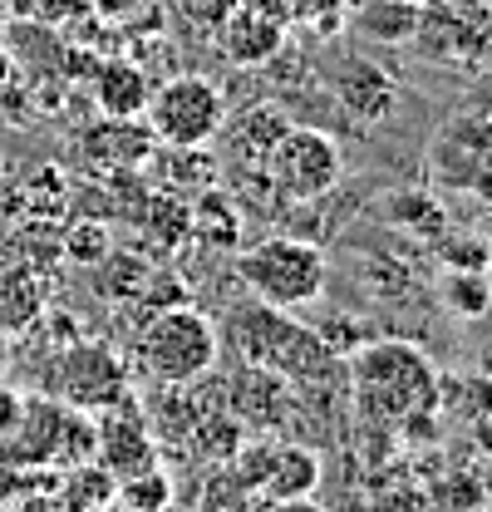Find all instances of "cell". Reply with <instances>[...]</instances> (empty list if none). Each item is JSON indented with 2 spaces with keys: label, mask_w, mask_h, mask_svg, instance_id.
I'll return each instance as SVG.
<instances>
[{
  "label": "cell",
  "mask_w": 492,
  "mask_h": 512,
  "mask_svg": "<svg viewBox=\"0 0 492 512\" xmlns=\"http://www.w3.org/2000/svg\"><path fill=\"white\" fill-rule=\"evenodd\" d=\"M286 35H291V20L281 0H232V10L217 25L227 60L237 64H271L286 50Z\"/></svg>",
  "instance_id": "10"
},
{
  "label": "cell",
  "mask_w": 492,
  "mask_h": 512,
  "mask_svg": "<svg viewBox=\"0 0 492 512\" xmlns=\"http://www.w3.org/2000/svg\"><path fill=\"white\" fill-rule=\"evenodd\" d=\"M109 252V232H104V222H94V217H84V222H74L69 232H64V256L69 261H99V256Z\"/></svg>",
  "instance_id": "29"
},
{
  "label": "cell",
  "mask_w": 492,
  "mask_h": 512,
  "mask_svg": "<svg viewBox=\"0 0 492 512\" xmlns=\"http://www.w3.org/2000/svg\"><path fill=\"white\" fill-rule=\"evenodd\" d=\"M492 483L478 468H453L433 488H424V512H488Z\"/></svg>",
  "instance_id": "20"
},
{
  "label": "cell",
  "mask_w": 492,
  "mask_h": 512,
  "mask_svg": "<svg viewBox=\"0 0 492 512\" xmlns=\"http://www.w3.org/2000/svg\"><path fill=\"white\" fill-rule=\"evenodd\" d=\"M60 389L64 399L79 404V409H104V404L128 394V375H123L119 355H109L104 345H74L64 355Z\"/></svg>",
  "instance_id": "12"
},
{
  "label": "cell",
  "mask_w": 492,
  "mask_h": 512,
  "mask_svg": "<svg viewBox=\"0 0 492 512\" xmlns=\"http://www.w3.org/2000/svg\"><path fill=\"white\" fill-rule=\"evenodd\" d=\"M192 202V237H202L207 247H237L242 242V202L217 183L187 197Z\"/></svg>",
  "instance_id": "16"
},
{
  "label": "cell",
  "mask_w": 492,
  "mask_h": 512,
  "mask_svg": "<svg viewBox=\"0 0 492 512\" xmlns=\"http://www.w3.org/2000/svg\"><path fill=\"white\" fill-rule=\"evenodd\" d=\"M286 128H291V114H286L281 104H256V109H246L242 124L227 128V163H222V168H237L242 178L261 173V168H266V153L276 148V138H281Z\"/></svg>",
  "instance_id": "13"
},
{
  "label": "cell",
  "mask_w": 492,
  "mask_h": 512,
  "mask_svg": "<svg viewBox=\"0 0 492 512\" xmlns=\"http://www.w3.org/2000/svg\"><path fill=\"white\" fill-rule=\"evenodd\" d=\"M153 158H158V183L168 192H202L212 183H222V163L207 153V148H168V143H153Z\"/></svg>",
  "instance_id": "17"
},
{
  "label": "cell",
  "mask_w": 492,
  "mask_h": 512,
  "mask_svg": "<svg viewBox=\"0 0 492 512\" xmlns=\"http://www.w3.org/2000/svg\"><path fill=\"white\" fill-rule=\"evenodd\" d=\"M443 306L453 311L458 320H478L488 311V276L483 271H448V281H443Z\"/></svg>",
  "instance_id": "24"
},
{
  "label": "cell",
  "mask_w": 492,
  "mask_h": 512,
  "mask_svg": "<svg viewBox=\"0 0 492 512\" xmlns=\"http://www.w3.org/2000/svg\"><path fill=\"white\" fill-rule=\"evenodd\" d=\"M197 512H261L242 478L227 463H207L202 483H197Z\"/></svg>",
  "instance_id": "23"
},
{
  "label": "cell",
  "mask_w": 492,
  "mask_h": 512,
  "mask_svg": "<svg viewBox=\"0 0 492 512\" xmlns=\"http://www.w3.org/2000/svg\"><path fill=\"white\" fill-rule=\"evenodd\" d=\"M114 493H119V503L128 512H163L168 498H173L163 468H148V473H138V478H123V483H114Z\"/></svg>",
  "instance_id": "25"
},
{
  "label": "cell",
  "mask_w": 492,
  "mask_h": 512,
  "mask_svg": "<svg viewBox=\"0 0 492 512\" xmlns=\"http://www.w3.org/2000/svg\"><path fill=\"white\" fill-rule=\"evenodd\" d=\"M148 276H153V266L133 252H114V247H109V252L94 261V291H99L104 301H128V306H133Z\"/></svg>",
  "instance_id": "22"
},
{
  "label": "cell",
  "mask_w": 492,
  "mask_h": 512,
  "mask_svg": "<svg viewBox=\"0 0 492 512\" xmlns=\"http://www.w3.org/2000/svg\"><path fill=\"white\" fill-rule=\"evenodd\" d=\"M222 409L242 424L246 434H281V429L296 419V394H291V380H286V375L242 360V365L227 375Z\"/></svg>",
  "instance_id": "8"
},
{
  "label": "cell",
  "mask_w": 492,
  "mask_h": 512,
  "mask_svg": "<svg viewBox=\"0 0 492 512\" xmlns=\"http://www.w3.org/2000/svg\"><path fill=\"white\" fill-rule=\"evenodd\" d=\"M138 227L163 247V252H178L187 237H192V202L183 192H148L143 207H138Z\"/></svg>",
  "instance_id": "18"
},
{
  "label": "cell",
  "mask_w": 492,
  "mask_h": 512,
  "mask_svg": "<svg viewBox=\"0 0 492 512\" xmlns=\"http://www.w3.org/2000/svg\"><path fill=\"white\" fill-rule=\"evenodd\" d=\"M433 178L443 188L488 192L492 183V119L483 114H458L453 124L433 138Z\"/></svg>",
  "instance_id": "9"
},
{
  "label": "cell",
  "mask_w": 492,
  "mask_h": 512,
  "mask_svg": "<svg viewBox=\"0 0 492 512\" xmlns=\"http://www.w3.org/2000/svg\"><path fill=\"white\" fill-rule=\"evenodd\" d=\"M473 104H478V114L492 119V74L488 79H478V94H473Z\"/></svg>",
  "instance_id": "32"
},
{
  "label": "cell",
  "mask_w": 492,
  "mask_h": 512,
  "mask_svg": "<svg viewBox=\"0 0 492 512\" xmlns=\"http://www.w3.org/2000/svg\"><path fill=\"white\" fill-rule=\"evenodd\" d=\"M438 261L448 266V271H488L492 261V247L488 237H473V232H443L438 237Z\"/></svg>",
  "instance_id": "26"
},
{
  "label": "cell",
  "mask_w": 492,
  "mask_h": 512,
  "mask_svg": "<svg viewBox=\"0 0 492 512\" xmlns=\"http://www.w3.org/2000/svg\"><path fill=\"white\" fill-rule=\"evenodd\" d=\"M143 124L153 133V143L168 148H207L222 124H227V94L207 79V74H178L163 79L148 104H143Z\"/></svg>",
  "instance_id": "5"
},
{
  "label": "cell",
  "mask_w": 492,
  "mask_h": 512,
  "mask_svg": "<svg viewBox=\"0 0 492 512\" xmlns=\"http://www.w3.org/2000/svg\"><path fill=\"white\" fill-rule=\"evenodd\" d=\"M94 453L104 463V473L123 483V478H138L148 468H158V434L148 424V409L123 394L114 404H104V419L94 429Z\"/></svg>",
  "instance_id": "7"
},
{
  "label": "cell",
  "mask_w": 492,
  "mask_h": 512,
  "mask_svg": "<svg viewBox=\"0 0 492 512\" xmlns=\"http://www.w3.org/2000/svg\"><path fill=\"white\" fill-rule=\"evenodd\" d=\"M330 94H335V104H340L345 119L369 124V128L389 124L394 109H399V84H394V74L379 69L374 60H360V55H350V60H340L330 69Z\"/></svg>",
  "instance_id": "11"
},
{
  "label": "cell",
  "mask_w": 492,
  "mask_h": 512,
  "mask_svg": "<svg viewBox=\"0 0 492 512\" xmlns=\"http://www.w3.org/2000/svg\"><path fill=\"white\" fill-rule=\"evenodd\" d=\"M389 222L419 242H438L448 232V212L433 192H389Z\"/></svg>",
  "instance_id": "21"
},
{
  "label": "cell",
  "mask_w": 492,
  "mask_h": 512,
  "mask_svg": "<svg viewBox=\"0 0 492 512\" xmlns=\"http://www.w3.org/2000/svg\"><path fill=\"white\" fill-rule=\"evenodd\" d=\"M217 325L202 316L197 306H168V311H153L143 316V330L133 340V355L138 365L168 389H183V384L202 380L212 365H217Z\"/></svg>",
  "instance_id": "4"
},
{
  "label": "cell",
  "mask_w": 492,
  "mask_h": 512,
  "mask_svg": "<svg viewBox=\"0 0 492 512\" xmlns=\"http://www.w3.org/2000/svg\"><path fill=\"white\" fill-rule=\"evenodd\" d=\"M473 444L483 448L492 458V414H483V419H473Z\"/></svg>",
  "instance_id": "31"
},
{
  "label": "cell",
  "mask_w": 492,
  "mask_h": 512,
  "mask_svg": "<svg viewBox=\"0 0 492 512\" xmlns=\"http://www.w3.org/2000/svg\"><path fill=\"white\" fill-rule=\"evenodd\" d=\"M261 173H266L271 197L306 207V202H325L335 192L340 173H345V158H340V143L330 133L310 124H291L276 138V148L266 153Z\"/></svg>",
  "instance_id": "6"
},
{
  "label": "cell",
  "mask_w": 492,
  "mask_h": 512,
  "mask_svg": "<svg viewBox=\"0 0 492 512\" xmlns=\"http://www.w3.org/2000/svg\"><path fill=\"white\" fill-rule=\"evenodd\" d=\"M84 153L99 168H138L153 158V133L143 119H104L84 133Z\"/></svg>",
  "instance_id": "14"
},
{
  "label": "cell",
  "mask_w": 492,
  "mask_h": 512,
  "mask_svg": "<svg viewBox=\"0 0 492 512\" xmlns=\"http://www.w3.org/2000/svg\"><path fill=\"white\" fill-rule=\"evenodd\" d=\"M350 389L355 409L369 429H394L414 444H429L438 424L443 380L429 355L409 340H365L350 355Z\"/></svg>",
  "instance_id": "1"
},
{
  "label": "cell",
  "mask_w": 492,
  "mask_h": 512,
  "mask_svg": "<svg viewBox=\"0 0 492 512\" xmlns=\"http://www.w3.org/2000/svg\"><path fill=\"white\" fill-rule=\"evenodd\" d=\"M64 503H69V508L84 503V512L109 508V503H114V478H109L104 468H74V478H69V488H64Z\"/></svg>",
  "instance_id": "27"
},
{
  "label": "cell",
  "mask_w": 492,
  "mask_h": 512,
  "mask_svg": "<svg viewBox=\"0 0 492 512\" xmlns=\"http://www.w3.org/2000/svg\"><path fill=\"white\" fill-rule=\"evenodd\" d=\"M237 276L251 291V301L276 311H306L325 291V252L310 237L276 232L237 252Z\"/></svg>",
  "instance_id": "3"
},
{
  "label": "cell",
  "mask_w": 492,
  "mask_h": 512,
  "mask_svg": "<svg viewBox=\"0 0 492 512\" xmlns=\"http://www.w3.org/2000/svg\"><path fill=\"white\" fill-rule=\"evenodd\" d=\"M261 512H325L315 498H286V503H261Z\"/></svg>",
  "instance_id": "30"
},
{
  "label": "cell",
  "mask_w": 492,
  "mask_h": 512,
  "mask_svg": "<svg viewBox=\"0 0 492 512\" xmlns=\"http://www.w3.org/2000/svg\"><path fill=\"white\" fill-rule=\"evenodd\" d=\"M369 512H424V488L399 473V478H384L374 493H369Z\"/></svg>",
  "instance_id": "28"
},
{
  "label": "cell",
  "mask_w": 492,
  "mask_h": 512,
  "mask_svg": "<svg viewBox=\"0 0 492 512\" xmlns=\"http://www.w3.org/2000/svg\"><path fill=\"white\" fill-rule=\"evenodd\" d=\"M424 5L429 0H355V25L379 45H409Z\"/></svg>",
  "instance_id": "19"
},
{
  "label": "cell",
  "mask_w": 492,
  "mask_h": 512,
  "mask_svg": "<svg viewBox=\"0 0 492 512\" xmlns=\"http://www.w3.org/2000/svg\"><path fill=\"white\" fill-rule=\"evenodd\" d=\"M227 335H232V345H237L242 360L266 365V370L286 375L291 384H310V389L335 384L340 380V365H345L340 355H330L320 345V335L310 325L291 320L286 311H276V306H261V301L237 306Z\"/></svg>",
  "instance_id": "2"
},
{
  "label": "cell",
  "mask_w": 492,
  "mask_h": 512,
  "mask_svg": "<svg viewBox=\"0 0 492 512\" xmlns=\"http://www.w3.org/2000/svg\"><path fill=\"white\" fill-rule=\"evenodd\" d=\"M153 84L138 64L128 60H104L94 64V104L104 109V119H143Z\"/></svg>",
  "instance_id": "15"
},
{
  "label": "cell",
  "mask_w": 492,
  "mask_h": 512,
  "mask_svg": "<svg viewBox=\"0 0 492 512\" xmlns=\"http://www.w3.org/2000/svg\"><path fill=\"white\" fill-rule=\"evenodd\" d=\"M0 188H5V158H0Z\"/></svg>",
  "instance_id": "33"
},
{
  "label": "cell",
  "mask_w": 492,
  "mask_h": 512,
  "mask_svg": "<svg viewBox=\"0 0 492 512\" xmlns=\"http://www.w3.org/2000/svg\"><path fill=\"white\" fill-rule=\"evenodd\" d=\"M488 247H492V227H488Z\"/></svg>",
  "instance_id": "34"
}]
</instances>
